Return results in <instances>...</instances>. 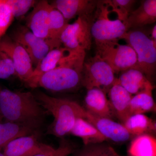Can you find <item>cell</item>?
I'll return each mask as SVG.
<instances>
[{
    "label": "cell",
    "instance_id": "obj_12",
    "mask_svg": "<svg viewBox=\"0 0 156 156\" xmlns=\"http://www.w3.org/2000/svg\"><path fill=\"white\" fill-rule=\"evenodd\" d=\"M40 134L39 131L12 140L4 148L3 153L5 156H34L54 150V148L39 141Z\"/></svg>",
    "mask_w": 156,
    "mask_h": 156
},
{
    "label": "cell",
    "instance_id": "obj_18",
    "mask_svg": "<svg viewBox=\"0 0 156 156\" xmlns=\"http://www.w3.org/2000/svg\"><path fill=\"white\" fill-rule=\"evenodd\" d=\"M156 20V0L142 1L140 6L132 11L127 18L125 25L127 30L137 29L152 24Z\"/></svg>",
    "mask_w": 156,
    "mask_h": 156
},
{
    "label": "cell",
    "instance_id": "obj_1",
    "mask_svg": "<svg viewBox=\"0 0 156 156\" xmlns=\"http://www.w3.org/2000/svg\"><path fill=\"white\" fill-rule=\"evenodd\" d=\"M45 113L34 93L0 89V115L5 121L41 127Z\"/></svg>",
    "mask_w": 156,
    "mask_h": 156
},
{
    "label": "cell",
    "instance_id": "obj_26",
    "mask_svg": "<svg viewBox=\"0 0 156 156\" xmlns=\"http://www.w3.org/2000/svg\"><path fill=\"white\" fill-rule=\"evenodd\" d=\"M112 12L115 13L118 19L125 24L134 5V0H106Z\"/></svg>",
    "mask_w": 156,
    "mask_h": 156
},
{
    "label": "cell",
    "instance_id": "obj_33",
    "mask_svg": "<svg viewBox=\"0 0 156 156\" xmlns=\"http://www.w3.org/2000/svg\"><path fill=\"white\" fill-rule=\"evenodd\" d=\"M111 150L112 153L113 155L114 156H121L116 151H115V150L112 147Z\"/></svg>",
    "mask_w": 156,
    "mask_h": 156
},
{
    "label": "cell",
    "instance_id": "obj_19",
    "mask_svg": "<svg viewBox=\"0 0 156 156\" xmlns=\"http://www.w3.org/2000/svg\"><path fill=\"white\" fill-rule=\"evenodd\" d=\"M41 126L32 124L7 122L0 123V151L14 140L40 131Z\"/></svg>",
    "mask_w": 156,
    "mask_h": 156
},
{
    "label": "cell",
    "instance_id": "obj_25",
    "mask_svg": "<svg viewBox=\"0 0 156 156\" xmlns=\"http://www.w3.org/2000/svg\"><path fill=\"white\" fill-rule=\"evenodd\" d=\"M62 14L56 9L51 8L50 14L49 38L56 48L62 47L60 38L62 32L69 24Z\"/></svg>",
    "mask_w": 156,
    "mask_h": 156
},
{
    "label": "cell",
    "instance_id": "obj_3",
    "mask_svg": "<svg viewBox=\"0 0 156 156\" xmlns=\"http://www.w3.org/2000/svg\"><path fill=\"white\" fill-rule=\"evenodd\" d=\"M85 58L78 59L45 73L26 85L32 88H44L53 93L74 91L82 85Z\"/></svg>",
    "mask_w": 156,
    "mask_h": 156
},
{
    "label": "cell",
    "instance_id": "obj_14",
    "mask_svg": "<svg viewBox=\"0 0 156 156\" xmlns=\"http://www.w3.org/2000/svg\"><path fill=\"white\" fill-rule=\"evenodd\" d=\"M52 6L48 1H37L25 18L26 26L36 36L48 40L50 14Z\"/></svg>",
    "mask_w": 156,
    "mask_h": 156
},
{
    "label": "cell",
    "instance_id": "obj_32",
    "mask_svg": "<svg viewBox=\"0 0 156 156\" xmlns=\"http://www.w3.org/2000/svg\"><path fill=\"white\" fill-rule=\"evenodd\" d=\"M150 38L154 41H156V24L152 29L151 32V36Z\"/></svg>",
    "mask_w": 156,
    "mask_h": 156
},
{
    "label": "cell",
    "instance_id": "obj_15",
    "mask_svg": "<svg viewBox=\"0 0 156 156\" xmlns=\"http://www.w3.org/2000/svg\"><path fill=\"white\" fill-rule=\"evenodd\" d=\"M97 3L92 0H55L50 4L68 21L76 17H92Z\"/></svg>",
    "mask_w": 156,
    "mask_h": 156
},
{
    "label": "cell",
    "instance_id": "obj_9",
    "mask_svg": "<svg viewBox=\"0 0 156 156\" xmlns=\"http://www.w3.org/2000/svg\"><path fill=\"white\" fill-rule=\"evenodd\" d=\"M92 18L79 17L74 22L69 23L60 37L62 46L73 50L86 51L90 50L92 44Z\"/></svg>",
    "mask_w": 156,
    "mask_h": 156
},
{
    "label": "cell",
    "instance_id": "obj_23",
    "mask_svg": "<svg viewBox=\"0 0 156 156\" xmlns=\"http://www.w3.org/2000/svg\"><path fill=\"white\" fill-rule=\"evenodd\" d=\"M148 80L141 71L131 69L121 73L116 82L131 95H135L144 89Z\"/></svg>",
    "mask_w": 156,
    "mask_h": 156
},
{
    "label": "cell",
    "instance_id": "obj_10",
    "mask_svg": "<svg viewBox=\"0 0 156 156\" xmlns=\"http://www.w3.org/2000/svg\"><path fill=\"white\" fill-rule=\"evenodd\" d=\"M0 51L11 59L17 77L26 83L34 69L30 57L24 49L9 36L5 35L0 41Z\"/></svg>",
    "mask_w": 156,
    "mask_h": 156
},
{
    "label": "cell",
    "instance_id": "obj_4",
    "mask_svg": "<svg viewBox=\"0 0 156 156\" xmlns=\"http://www.w3.org/2000/svg\"><path fill=\"white\" fill-rule=\"evenodd\" d=\"M95 43L96 55L106 62L115 73L138 69L136 53L129 45L121 44L118 40Z\"/></svg>",
    "mask_w": 156,
    "mask_h": 156
},
{
    "label": "cell",
    "instance_id": "obj_30",
    "mask_svg": "<svg viewBox=\"0 0 156 156\" xmlns=\"http://www.w3.org/2000/svg\"><path fill=\"white\" fill-rule=\"evenodd\" d=\"M17 77L13 62L5 53L0 51V80H8Z\"/></svg>",
    "mask_w": 156,
    "mask_h": 156
},
{
    "label": "cell",
    "instance_id": "obj_20",
    "mask_svg": "<svg viewBox=\"0 0 156 156\" xmlns=\"http://www.w3.org/2000/svg\"><path fill=\"white\" fill-rule=\"evenodd\" d=\"M154 88L151 81L148 80L142 91L132 96L129 109L130 116L156 112V104L153 97Z\"/></svg>",
    "mask_w": 156,
    "mask_h": 156
},
{
    "label": "cell",
    "instance_id": "obj_11",
    "mask_svg": "<svg viewBox=\"0 0 156 156\" xmlns=\"http://www.w3.org/2000/svg\"><path fill=\"white\" fill-rule=\"evenodd\" d=\"M85 56L86 51L70 50L62 46L54 48L49 51L34 68L31 76L25 84L45 73L78 59L85 58Z\"/></svg>",
    "mask_w": 156,
    "mask_h": 156
},
{
    "label": "cell",
    "instance_id": "obj_7",
    "mask_svg": "<svg viewBox=\"0 0 156 156\" xmlns=\"http://www.w3.org/2000/svg\"><path fill=\"white\" fill-rule=\"evenodd\" d=\"M115 74L106 62L95 55L84 62L82 85L87 90L97 88L106 94L116 80Z\"/></svg>",
    "mask_w": 156,
    "mask_h": 156
},
{
    "label": "cell",
    "instance_id": "obj_5",
    "mask_svg": "<svg viewBox=\"0 0 156 156\" xmlns=\"http://www.w3.org/2000/svg\"><path fill=\"white\" fill-rule=\"evenodd\" d=\"M120 39L125 40L135 51L138 69L150 81L155 72L156 41L137 29L127 31Z\"/></svg>",
    "mask_w": 156,
    "mask_h": 156
},
{
    "label": "cell",
    "instance_id": "obj_16",
    "mask_svg": "<svg viewBox=\"0 0 156 156\" xmlns=\"http://www.w3.org/2000/svg\"><path fill=\"white\" fill-rule=\"evenodd\" d=\"M87 111L91 114L112 119L115 117L106 94L97 88L88 89L84 99Z\"/></svg>",
    "mask_w": 156,
    "mask_h": 156
},
{
    "label": "cell",
    "instance_id": "obj_2",
    "mask_svg": "<svg viewBox=\"0 0 156 156\" xmlns=\"http://www.w3.org/2000/svg\"><path fill=\"white\" fill-rule=\"evenodd\" d=\"M44 110L54 118L48 128V133L58 137L70 134L76 119L83 118L85 109L74 101L52 97L41 91L34 93Z\"/></svg>",
    "mask_w": 156,
    "mask_h": 156
},
{
    "label": "cell",
    "instance_id": "obj_24",
    "mask_svg": "<svg viewBox=\"0 0 156 156\" xmlns=\"http://www.w3.org/2000/svg\"><path fill=\"white\" fill-rule=\"evenodd\" d=\"M128 156H156V138L145 134L132 138L127 151Z\"/></svg>",
    "mask_w": 156,
    "mask_h": 156
},
{
    "label": "cell",
    "instance_id": "obj_28",
    "mask_svg": "<svg viewBox=\"0 0 156 156\" xmlns=\"http://www.w3.org/2000/svg\"><path fill=\"white\" fill-rule=\"evenodd\" d=\"M112 147L105 144H95L85 146L77 156H114Z\"/></svg>",
    "mask_w": 156,
    "mask_h": 156
},
{
    "label": "cell",
    "instance_id": "obj_8",
    "mask_svg": "<svg viewBox=\"0 0 156 156\" xmlns=\"http://www.w3.org/2000/svg\"><path fill=\"white\" fill-rule=\"evenodd\" d=\"M10 37L26 51L35 67L49 51L56 48L50 40L36 36L26 26H17Z\"/></svg>",
    "mask_w": 156,
    "mask_h": 156
},
{
    "label": "cell",
    "instance_id": "obj_27",
    "mask_svg": "<svg viewBox=\"0 0 156 156\" xmlns=\"http://www.w3.org/2000/svg\"><path fill=\"white\" fill-rule=\"evenodd\" d=\"M12 11L14 18L20 20L24 17L31 8L34 7L37 1L34 0H6Z\"/></svg>",
    "mask_w": 156,
    "mask_h": 156
},
{
    "label": "cell",
    "instance_id": "obj_29",
    "mask_svg": "<svg viewBox=\"0 0 156 156\" xmlns=\"http://www.w3.org/2000/svg\"><path fill=\"white\" fill-rule=\"evenodd\" d=\"M14 19L13 13L6 1L0 5V41L5 35L6 31Z\"/></svg>",
    "mask_w": 156,
    "mask_h": 156
},
{
    "label": "cell",
    "instance_id": "obj_35",
    "mask_svg": "<svg viewBox=\"0 0 156 156\" xmlns=\"http://www.w3.org/2000/svg\"><path fill=\"white\" fill-rule=\"evenodd\" d=\"M0 156H5L4 154L0 152Z\"/></svg>",
    "mask_w": 156,
    "mask_h": 156
},
{
    "label": "cell",
    "instance_id": "obj_13",
    "mask_svg": "<svg viewBox=\"0 0 156 156\" xmlns=\"http://www.w3.org/2000/svg\"><path fill=\"white\" fill-rule=\"evenodd\" d=\"M83 118L95 126L107 140L123 143L133 138L122 124L115 122L112 119L94 115L86 110Z\"/></svg>",
    "mask_w": 156,
    "mask_h": 156
},
{
    "label": "cell",
    "instance_id": "obj_6",
    "mask_svg": "<svg viewBox=\"0 0 156 156\" xmlns=\"http://www.w3.org/2000/svg\"><path fill=\"white\" fill-rule=\"evenodd\" d=\"M112 11L106 1H97L92 20L91 32L95 42L120 39L128 31L124 23L110 18Z\"/></svg>",
    "mask_w": 156,
    "mask_h": 156
},
{
    "label": "cell",
    "instance_id": "obj_34",
    "mask_svg": "<svg viewBox=\"0 0 156 156\" xmlns=\"http://www.w3.org/2000/svg\"><path fill=\"white\" fill-rule=\"evenodd\" d=\"M5 0H0V5L4 3L5 2Z\"/></svg>",
    "mask_w": 156,
    "mask_h": 156
},
{
    "label": "cell",
    "instance_id": "obj_17",
    "mask_svg": "<svg viewBox=\"0 0 156 156\" xmlns=\"http://www.w3.org/2000/svg\"><path fill=\"white\" fill-rule=\"evenodd\" d=\"M108 93L115 117L122 124L130 116V102L133 95L116 81Z\"/></svg>",
    "mask_w": 156,
    "mask_h": 156
},
{
    "label": "cell",
    "instance_id": "obj_36",
    "mask_svg": "<svg viewBox=\"0 0 156 156\" xmlns=\"http://www.w3.org/2000/svg\"><path fill=\"white\" fill-rule=\"evenodd\" d=\"M2 118L0 115V123L1 122V121H2Z\"/></svg>",
    "mask_w": 156,
    "mask_h": 156
},
{
    "label": "cell",
    "instance_id": "obj_22",
    "mask_svg": "<svg viewBox=\"0 0 156 156\" xmlns=\"http://www.w3.org/2000/svg\"><path fill=\"white\" fill-rule=\"evenodd\" d=\"M122 125L133 137L142 134L154 135L156 133L155 121L144 114L130 116Z\"/></svg>",
    "mask_w": 156,
    "mask_h": 156
},
{
    "label": "cell",
    "instance_id": "obj_31",
    "mask_svg": "<svg viewBox=\"0 0 156 156\" xmlns=\"http://www.w3.org/2000/svg\"><path fill=\"white\" fill-rule=\"evenodd\" d=\"M73 151V148L70 144L63 141L57 148L47 153L39 154L34 156H68Z\"/></svg>",
    "mask_w": 156,
    "mask_h": 156
},
{
    "label": "cell",
    "instance_id": "obj_21",
    "mask_svg": "<svg viewBox=\"0 0 156 156\" xmlns=\"http://www.w3.org/2000/svg\"><path fill=\"white\" fill-rule=\"evenodd\" d=\"M69 134L80 138L85 146L102 143L107 140L95 126L82 118L76 119Z\"/></svg>",
    "mask_w": 156,
    "mask_h": 156
}]
</instances>
